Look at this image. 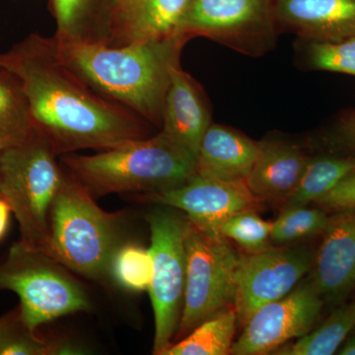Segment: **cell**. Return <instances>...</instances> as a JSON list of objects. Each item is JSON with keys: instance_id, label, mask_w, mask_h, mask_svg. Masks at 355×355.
I'll return each instance as SVG.
<instances>
[{"instance_id": "1", "label": "cell", "mask_w": 355, "mask_h": 355, "mask_svg": "<svg viewBox=\"0 0 355 355\" xmlns=\"http://www.w3.org/2000/svg\"><path fill=\"white\" fill-rule=\"evenodd\" d=\"M0 69L19 81L35 130L57 155L148 137L144 119L91 87L58 57L53 39L30 35L0 53Z\"/></svg>"}, {"instance_id": "2", "label": "cell", "mask_w": 355, "mask_h": 355, "mask_svg": "<svg viewBox=\"0 0 355 355\" xmlns=\"http://www.w3.org/2000/svg\"><path fill=\"white\" fill-rule=\"evenodd\" d=\"M187 41L173 36L112 44L89 35L53 38L58 57L91 87L154 123H162L171 69Z\"/></svg>"}, {"instance_id": "3", "label": "cell", "mask_w": 355, "mask_h": 355, "mask_svg": "<svg viewBox=\"0 0 355 355\" xmlns=\"http://www.w3.org/2000/svg\"><path fill=\"white\" fill-rule=\"evenodd\" d=\"M62 162L69 176L93 197L160 193L181 186L196 174V159L162 132L94 155L64 154Z\"/></svg>"}, {"instance_id": "4", "label": "cell", "mask_w": 355, "mask_h": 355, "mask_svg": "<svg viewBox=\"0 0 355 355\" xmlns=\"http://www.w3.org/2000/svg\"><path fill=\"white\" fill-rule=\"evenodd\" d=\"M121 244L118 216L103 210L83 184L65 175L51 205L44 253L77 275L100 279Z\"/></svg>"}, {"instance_id": "5", "label": "cell", "mask_w": 355, "mask_h": 355, "mask_svg": "<svg viewBox=\"0 0 355 355\" xmlns=\"http://www.w3.org/2000/svg\"><path fill=\"white\" fill-rule=\"evenodd\" d=\"M50 144L35 132L1 151V197L19 224L23 244L43 252L48 241L51 205L65 179Z\"/></svg>"}, {"instance_id": "6", "label": "cell", "mask_w": 355, "mask_h": 355, "mask_svg": "<svg viewBox=\"0 0 355 355\" xmlns=\"http://www.w3.org/2000/svg\"><path fill=\"white\" fill-rule=\"evenodd\" d=\"M0 291L20 299V314L30 330L91 308L87 294L64 266L40 250L15 243L0 260Z\"/></svg>"}, {"instance_id": "7", "label": "cell", "mask_w": 355, "mask_h": 355, "mask_svg": "<svg viewBox=\"0 0 355 355\" xmlns=\"http://www.w3.org/2000/svg\"><path fill=\"white\" fill-rule=\"evenodd\" d=\"M186 287L179 340L216 313L233 306L234 277L239 254L226 238L203 232L188 219L186 235Z\"/></svg>"}, {"instance_id": "8", "label": "cell", "mask_w": 355, "mask_h": 355, "mask_svg": "<svg viewBox=\"0 0 355 355\" xmlns=\"http://www.w3.org/2000/svg\"><path fill=\"white\" fill-rule=\"evenodd\" d=\"M158 209L147 216L151 232L149 252L153 258V279L148 291L155 319L153 354L164 355L174 343L186 287L184 249L186 216L172 207Z\"/></svg>"}, {"instance_id": "9", "label": "cell", "mask_w": 355, "mask_h": 355, "mask_svg": "<svg viewBox=\"0 0 355 355\" xmlns=\"http://www.w3.org/2000/svg\"><path fill=\"white\" fill-rule=\"evenodd\" d=\"M314 254L304 246L270 247L240 254L234 277V307L244 326L257 310L284 297L312 270Z\"/></svg>"}, {"instance_id": "10", "label": "cell", "mask_w": 355, "mask_h": 355, "mask_svg": "<svg viewBox=\"0 0 355 355\" xmlns=\"http://www.w3.org/2000/svg\"><path fill=\"white\" fill-rule=\"evenodd\" d=\"M324 303L312 280L299 284L284 297L263 305L252 315L230 354H272L312 330Z\"/></svg>"}, {"instance_id": "11", "label": "cell", "mask_w": 355, "mask_h": 355, "mask_svg": "<svg viewBox=\"0 0 355 355\" xmlns=\"http://www.w3.org/2000/svg\"><path fill=\"white\" fill-rule=\"evenodd\" d=\"M142 200L181 210L193 225L214 237L221 236L219 226L226 218L256 209L259 202L246 181H221L198 174L177 188L146 193Z\"/></svg>"}, {"instance_id": "12", "label": "cell", "mask_w": 355, "mask_h": 355, "mask_svg": "<svg viewBox=\"0 0 355 355\" xmlns=\"http://www.w3.org/2000/svg\"><path fill=\"white\" fill-rule=\"evenodd\" d=\"M272 0H190L175 36L236 42L268 34Z\"/></svg>"}, {"instance_id": "13", "label": "cell", "mask_w": 355, "mask_h": 355, "mask_svg": "<svg viewBox=\"0 0 355 355\" xmlns=\"http://www.w3.org/2000/svg\"><path fill=\"white\" fill-rule=\"evenodd\" d=\"M311 277L324 302L336 305L355 291V209L329 217Z\"/></svg>"}, {"instance_id": "14", "label": "cell", "mask_w": 355, "mask_h": 355, "mask_svg": "<svg viewBox=\"0 0 355 355\" xmlns=\"http://www.w3.org/2000/svg\"><path fill=\"white\" fill-rule=\"evenodd\" d=\"M162 123L161 132L197 159L203 135L211 125L210 113L202 88L190 74L181 69L180 62L171 69Z\"/></svg>"}, {"instance_id": "15", "label": "cell", "mask_w": 355, "mask_h": 355, "mask_svg": "<svg viewBox=\"0 0 355 355\" xmlns=\"http://www.w3.org/2000/svg\"><path fill=\"white\" fill-rule=\"evenodd\" d=\"M189 1L121 0L100 38L112 44H125L175 36Z\"/></svg>"}, {"instance_id": "16", "label": "cell", "mask_w": 355, "mask_h": 355, "mask_svg": "<svg viewBox=\"0 0 355 355\" xmlns=\"http://www.w3.org/2000/svg\"><path fill=\"white\" fill-rule=\"evenodd\" d=\"M273 10L284 24L314 41L355 36V0H275Z\"/></svg>"}, {"instance_id": "17", "label": "cell", "mask_w": 355, "mask_h": 355, "mask_svg": "<svg viewBox=\"0 0 355 355\" xmlns=\"http://www.w3.org/2000/svg\"><path fill=\"white\" fill-rule=\"evenodd\" d=\"M258 153L259 142L232 128L210 125L198 148L196 174L221 181H246Z\"/></svg>"}, {"instance_id": "18", "label": "cell", "mask_w": 355, "mask_h": 355, "mask_svg": "<svg viewBox=\"0 0 355 355\" xmlns=\"http://www.w3.org/2000/svg\"><path fill=\"white\" fill-rule=\"evenodd\" d=\"M308 157L294 144L259 142V153L246 180L259 202H284L295 190Z\"/></svg>"}, {"instance_id": "19", "label": "cell", "mask_w": 355, "mask_h": 355, "mask_svg": "<svg viewBox=\"0 0 355 355\" xmlns=\"http://www.w3.org/2000/svg\"><path fill=\"white\" fill-rule=\"evenodd\" d=\"M238 320L233 306L216 313L173 343L164 355L230 354Z\"/></svg>"}, {"instance_id": "20", "label": "cell", "mask_w": 355, "mask_h": 355, "mask_svg": "<svg viewBox=\"0 0 355 355\" xmlns=\"http://www.w3.org/2000/svg\"><path fill=\"white\" fill-rule=\"evenodd\" d=\"M354 171L355 158L323 156L308 159L297 186L284 202V209L316 202Z\"/></svg>"}, {"instance_id": "21", "label": "cell", "mask_w": 355, "mask_h": 355, "mask_svg": "<svg viewBox=\"0 0 355 355\" xmlns=\"http://www.w3.org/2000/svg\"><path fill=\"white\" fill-rule=\"evenodd\" d=\"M355 329V300L338 308L321 326L275 350V355L335 354Z\"/></svg>"}, {"instance_id": "22", "label": "cell", "mask_w": 355, "mask_h": 355, "mask_svg": "<svg viewBox=\"0 0 355 355\" xmlns=\"http://www.w3.org/2000/svg\"><path fill=\"white\" fill-rule=\"evenodd\" d=\"M35 132L19 81L10 72L0 69V150L22 144Z\"/></svg>"}, {"instance_id": "23", "label": "cell", "mask_w": 355, "mask_h": 355, "mask_svg": "<svg viewBox=\"0 0 355 355\" xmlns=\"http://www.w3.org/2000/svg\"><path fill=\"white\" fill-rule=\"evenodd\" d=\"M108 273L125 291H148L153 279L150 252L135 244L120 245L112 257Z\"/></svg>"}, {"instance_id": "24", "label": "cell", "mask_w": 355, "mask_h": 355, "mask_svg": "<svg viewBox=\"0 0 355 355\" xmlns=\"http://www.w3.org/2000/svg\"><path fill=\"white\" fill-rule=\"evenodd\" d=\"M329 217L321 209L295 207L284 211L272 222L270 241L277 245L289 244L303 238L324 232Z\"/></svg>"}, {"instance_id": "25", "label": "cell", "mask_w": 355, "mask_h": 355, "mask_svg": "<svg viewBox=\"0 0 355 355\" xmlns=\"http://www.w3.org/2000/svg\"><path fill=\"white\" fill-rule=\"evenodd\" d=\"M272 222L263 220L254 209L243 210L229 216L219 226V234L237 243L247 253L272 247Z\"/></svg>"}, {"instance_id": "26", "label": "cell", "mask_w": 355, "mask_h": 355, "mask_svg": "<svg viewBox=\"0 0 355 355\" xmlns=\"http://www.w3.org/2000/svg\"><path fill=\"white\" fill-rule=\"evenodd\" d=\"M0 355H51L53 343L30 330L23 322L19 307L1 318Z\"/></svg>"}, {"instance_id": "27", "label": "cell", "mask_w": 355, "mask_h": 355, "mask_svg": "<svg viewBox=\"0 0 355 355\" xmlns=\"http://www.w3.org/2000/svg\"><path fill=\"white\" fill-rule=\"evenodd\" d=\"M309 60L316 69L355 76V36L340 42L314 41Z\"/></svg>"}, {"instance_id": "28", "label": "cell", "mask_w": 355, "mask_h": 355, "mask_svg": "<svg viewBox=\"0 0 355 355\" xmlns=\"http://www.w3.org/2000/svg\"><path fill=\"white\" fill-rule=\"evenodd\" d=\"M88 0H53L57 20L55 38H71L84 35L83 21Z\"/></svg>"}, {"instance_id": "29", "label": "cell", "mask_w": 355, "mask_h": 355, "mask_svg": "<svg viewBox=\"0 0 355 355\" xmlns=\"http://www.w3.org/2000/svg\"><path fill=\"white\" fill-rule=\"evenodd\" d=\"M316 202L324 209H355V171L350 173L336 188Z\"/></svg>"}, {"instance_id": "30", "label": "cell", "mask_w": 355, "mask_h": 355, "mask_svg": "<svg viewBox=\"0 0 355 355\" xmlns=\"http://www.w3.org/2000/svg\"><path fill=\"white\" fill-rule=\"evenodd\" d=\"M11 212L12 210L10 205L3 198L0 197V241L3 239L8 230Z\"/></svg>"}, {"instance_id": "31", "label": "cell", "mask_w": 355, "mask_h": 355, "mask_svg": "<svg viewBox=\"0 0 355 355\" xmlns=\"http://www.w3.org/2000/svg\"><path fill=\"white\" fill-rule=\"evenodd\" d=\"M342 137L347 146L355 149V114L345 121L342 128Z\"/></svg>"}, {"instance_id": "32", "label": "cell", "mask_w": 355, "mask_h": 355, "mask_svg": "<svg viewBox=\"0 0 355 355\" xmlns=\"http://www.w3.org/2000/svg\"><path fill=\"white\" fill-rule=\"evenodd\" d=\"M338 354L340 355H355V333L345 338V342L343 343V347L338 349Z\"/></svg>"}, {"instance_id": "33", "label": "cell", "mask_w": 355, "mask_h": 355, "mask_svg": "<svg viewBox=\"0 0 355 355\" xmlns=\"http://www.w3.org/2000/svg\"><path fill=\"white\" fill-rule=\"evenodd\" d=\"M121 0H106V3L110 7V12H112L121 3Z\"/></svg>"}, {"instance_id": "34", "label": "cell", "mask_w": 355, "mask_h": 355, "mask_svg": "<svg viewBox=\"0 0 355 355\" xmlns=\"http://www.w3.org/2000/svg\"><path fill=\"white\" fill-rule=\"evenodd\" d=\"M1 329H2V323H1V318H0V336H1Z\"/></svg>"}, {"instance_id": "35", "label": "cell", "mask_w": 355, "mask_h": 355, "mask_svg": "<svg viewBox=\"0 0 355 355\" xmlns=\"http://www.w3.org/2000/svg\"><path fill=\"white\" fill-rule=\"evenodd\" d=\"M0 158H1V150H0ZM0 197H1V189H0Z\"/></svg>"}]
</instances>
